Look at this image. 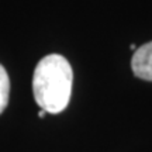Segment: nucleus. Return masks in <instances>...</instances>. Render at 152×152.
Returning <instances> with one entry per match:
<instances>
[{
  "label": "nucleus",
  "instance_id": "f257e3e1",
  "mask_svg": "<svg viewBox=\"0 0 152 152\" xmlns=\"http://www.w3.org/2000/svg\"><path fill=\"white\" fill-rule=\"evenodd\" d=\"M73 72L71 64L62 55L44 56L35 66L33 92L37 104L45 113L58 114L71 100Z\"/></svg>",
  "mask_w": 152,
  "mask_h": 152
},
{
  "label": "nucleus",
  "instance_id": "f03ea898",
  "mask_svg": "<svg viewBox=\"0 0 152 152\" xmlns=\"http://www.w3.org/2000/svg\"><path fill=\"white\" fill-rule=\"evenodd\" d=\"M131 68L137 77L152 82V41L135 49L131 59Z\"/></svg>",
  "mask_w": 152,
  "mask_h": 152
},
{
  "label": "nucleus",
  "instance_id": "7ed1b4c3",
  "mask_svg": "<svg viewBox=\"0 0 152 152\" xmlns=\"http://www.w3.org/2000/svg\"><path fill=\"white\" fill-rule=\"evenodd\" d=\"M10 96V79L3 65H0V114L4 111Z\"/></svg>",
  "mask_w": 152,
  "mask_h": 152
},
{
  "label": "nucleus",
  "instance_id": "20e7f679",
  "mask_svg": "<svg viewBox=\"0 0 152 152\" xmlns=\"http://www.w3.org/2000/svg\"><path fill=\"white\" fill-rule=\"evenodd\" d=\"M44 115H45V111H44V110L41 109V110H39V113H38V117H39V118H42Z\"/></svg>",
  "mask_w": 152,
  "mask_h": 152
}]
</instances>
